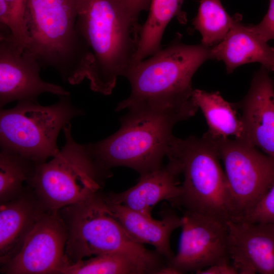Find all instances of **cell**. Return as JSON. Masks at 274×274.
I'll list each match as a JSON object with an SVG mask.
<instances>
[{
    "label": "cell",
    "mask_w": 274,
    "mask_h": 274,
    "mask_svg": "<svg viewBox=\"0 0 274 274\" xmlns=\"http://www.w3.org/2000/svg\"><path fill=\"white\" fill-rule=\"evenodd\" d=\"M213 59L211 47L188 45L181 35L148 59L133 64L126 73L131 92L116 111L145 109L173 115L181 121L198 109L192 98V78L206 61Z\"/></svg>",
    "instance_id": "cell-1"
},
{
    "label": "cell",
    "mask_w": 274,
    "mask_h": 274,
    "mask_svg": "<svg viewBox=\"0 0 274 274\" xmlns=\"http://www.w3.org/2000/svg\"><path fill=\"white\" fill-rule=\"evenodd\" d=\"M77 24L93 57L90 88L109 95L132 65L141 27L118 0H78Z\"/></svg>",
    "instance_id": "cell-2"
},
{
    "label": "cell",
    "mask_w": 274,
    "mask_h": 274,
    "mask_svg": "<svg viewBox=\"0 0 274 274\" xmlns=\"http://www.w3.org/2000/svg\"><path fill=\"white\" fill-rule=\"evenodd\" d=\"M78 0H27L25 49L42 67L55 70L71 85L87 79L93 57L77 27Z\"/></svg>",
    "instance_id": "cell-3"
},
{
    "label": "cell",
    "mask_w": 274,
    "mask_h": 274,
    "mask_svg": "<svg viewBox=\"0 0 274 274\" xmlns=\"http://www.w3.org/2000/svg\"><path fill=\"white\" fill-rule=\"evenodd\" d=\"M166 157L176 164L183 177L181 194L173 207L225 221L236 217L217 147L207 133L200 138L174 136Z\"/></svg>",
    "instance_id": "cell-4"
},
{
    "label": "cell",
    "mask_w": 274,
    "mask_h": 274,
    "mask_svg": "<svg viewBox=\"0 0 274 274\" xmlns=\"http://www.w3.org/2000/svg\"><path fill=\"white\" fill-rule=\"evenodd\" d=\"M59 212L67 228L65 255L68 263L86 257L120 253L144 263L154 273L167 265L164 257L146 248L126 231L111 213L101 190Z\"/></svg>",
    "instance_id": "cell-5"
},
{
    "label": "cell",
    "mask_w": 274,
    "mask_h": 274,
    "mask_svg": "<svg viewBox=\"0 0 274 274\" xmlns=\"http://www.w3.org/2000/svg\"><path fill=\"white\" fill-rule=\"evenodd\" d=\"M121 118L115 133L96 143L87 144L92 154L105 169L125 166L140 175L161 167L174 136L177 117L145 109H132Z\"/></svg>",
    "instance_id": "cell-6"
},
{
    "label": "cell",
    "mask_w": 274,
    "mask_h": 274,
    "mask_svg": "<svg viewBox=\"0 0 274 274\" xmlns=\"http://www.w3.org/2000/svg\"><path fill=\"white\" fill-rule=\"evenodd\" d=\"M65 142L49 161L37 164L29 188L47 210L59 211L101 191L112 173L104 168L87 145L74 141L71 123L63 128Z\"/></svg>",
    "instance_id": "cell-7"
},
{
    "label": "cell",
    "mask_w": 274,
    "mask_h": 274,
    "mask_svg": "<svg viewBox=\"0 0 274 274\" xmlns=\"http://www.w3.org/2000/svg\"><path fill=\"white\" fill-rule=\"evenodd\" d=\"M83 113L73 104L70 95L60 96L52 105L43 106L37 100H26L18 102L13 108L1 109V149L37 164L46 162L59 151L57 139L60 131Z\"/></svg>",
    "instance_id": "cell-8"
},
{
    "label": "cell",
    "mask_w": 274,
    "mask_h": 274,
    "mask_svg": "<svg viewBox=\"0 0 274 274\" xmlns=\"http://www.w3.org/2000/svg\"><path fill=\"white\" fill-rule=\"evenodd\" d=\"M209 135L224 164L235 211L234 219L243 218L274 184V159L246 140Z\"/></svg>",
    "instance_id": "cell-9"
},
{
    "label": "cell",
    "mask_w": 274,
    "mask_h": 274,
    "mask_svg": "<svg viewBox=\"0 0 274 274\" xmlns=\"http://www.w3.org/2000/svg\"><path fill=\"white\" fill-rule=\"evenodd\" d=\"M178 252L167 263L178 273L195 272L230 261L227 221L202 214L183 212Z\"/></svg>",
    "instance_id": "cell-10"
},
{
    "label": "cell",
    "mask_w": 274,
    "mask_h": 274,
    "mask_svg": "<svg viewBox=\"0 0 274 274\" xmlns=\"http://www.w3.org/2000/svg\"><path fill=\"white\" fill-rule=\"evenodd\" d=\"M67 228L59 211L46 210L18 254L1 272L6 274H59L67 264Z\"/></svg>",
    "instance_id": "cell-11"
},
{
    "label": "cell",
    "mask_w": 274,
    "mask_h": 274,
    "mask_svg": "<svg viewBox=\"0 0 274 274\" xmlns=\"http://www.w3.org/2000/svg\"><path fill=\"white\" fill-rule=\"evenodd\" d=\"M41 67L32 54L17 47L10 30L1 26V108L14 101L37 100L44 93L70 95L62 86L43 80L40 74Z\"/></svg>",
    "instance_id": "cell-12"
},
{
    "label": "cell",
    "mask_w": 274,
    "mask_h": 274,
    "mask_svg": "<svg viewBox=\"0 0 274 274\" xmlns=\"http://www.w3.org/2000/svg\"><path fill=\"white\" fill-rule=\"evenodd\" d=\"M231 262L239 274H274V222L227 221Z\"/></svg>",
    "instance_id": "cell-13"
},
{
    "label": "cell",
    "mask_w": 274,
    "mask_h": 274,
    "mask_svg": "<svg viewBox=\"0 0 274 274\" xmlns=\"http://www.w3.org/2000/svg\"><path fill=\"white\" fill-rule=\"evenodd\" d=\"M268 72L261 66L236 105L242 111L246 141L274 159V86Z\"/></svg>",
    "instance_id": "cell-14"
},
{
    "label": "cell",
    "mask_w": 274,
    "mask_h": 274,
    "mask_svg": "<svg viewBox=\"0 0 274 274\" xmlns=\"http://www.w3.org/2000/svg\"><path fill=\"white\" fill-rule=\"evenodd\" d=\"M180 174L176 164L168 160L165 165L140 175L138 183L120 193H105L109 201L122 204L152 217L154 207L162 200L172 206L181 192Z\"/></svg>",
    "instance_id": "cell-15"
},
{
    "label": "cell",
    "mask_w": 274,
    "mask_h": 274,
    "mask_svg": "<svg viewBox=\"0 0 274 274\" xmlns=\"http://www.w3.org/2000/svg\"><path fill=\"white\" fill-rule=\"evenodd\" d=\"M226 36L211 47L214 59L221 60L229 74L243 64L258 62L268 71H274V48L242 22V16L235 14Z\"/></svg>",
    "instance_id": "cell-16"
},
{
    "label": "cell",
    "mask_w": 274,
    "mask_h": 274,
    "mask_svg": "<svg viewBox=\"0 0 274 274\" xmlns=\"http://www.w3.org/2000/svg\"><path fill=\"white\" fill-rule=\"evenodd\" d=\"M47 210L28 189L0 206V262L2 266L20 251L37 221Z\"/></svg>",
    "instance_id": "cell-17"
},
{
    "label": "cell",
    "mask_w": 274,
    "mask_h": 274,
    "mask_svg": "<svg viewBox=\"0 0 274 274\" xmlns=\"http://www.w3.org/2000/svg\"><path fill=\"white\" fill-rule=\"evenodd\" d=\"M105 199L109 209L126 231L136 241L153 246L155 251L168 263L174 257L170 246L172 232L181 227L182 216L170 209L161 212V219L156 220L122 204L113 203Z\"/></svg>",
    "instance_id": "cell-18"
},
{
    "label": "cell",
    "mask_w": 274,
    "mask_h": 274,
    "mask_svg": "<svg viewBox=\"0 0 274 274\" xmlns=\"http://www.w3.org/2000/svg\"><path fill=\"white\" fill-rule=\"evenodd\" d=\"M184 0H152L147 20L141 26L133 64L153 55L161 49L165 29L174 17L186 24V14L182 10Z\"/></svg>",
    "instance_id": "cell-19"
},
{
    "label": "cell",
    "mask_w": 274,
    "mask_h": 274,
    "mask_svg": "<svg viewBox=\"0 0 274 274\" xmlns=\"http://www.w3.org/2000/svg\"><path fill=\"white\" fill-rule=\"evenodd\" d=\"M192 98L204 116L209 135L214 138L245 140L243 123L236 115L234 106L225 100L219 92L193 89Z\"/></svg>",
    "instance_id": "cell-20"
},
{
    "label": "cell",
    "mask_w": 274,
    "mask_h": 274,
    "mask_svg": "<svg viewBox=\"0 0 274 274\" xmlns=\"http://www.w3.org/2000/svg\"><path fill=\"white\" fill-rule=\"evenodd\" d=\"M153 273L144 263L127 254L109 253L66 264L59 274Z\"/></svg>",
    "instance_id": "cell-21"
},
{
    "label": "cell",
    "mask_w": 274,
    "mask_h": 274,
    "mask_svg": "<svg viewBox=\"0 0 274 274\" xmlns=\"http://www.w3.org/2000/svg\"><path fill=\"white\" fill-rule=\"evenodd\" d=\"M37 163L14 152L0 153V203L16 198L29 189Z\"/></svg>",
    "instance_id": "cell-22"
},
{
    "label": "cell",
    "mask_w": 274,
    "mask_h": 274,
    "mask_svg": "<svg viewBox=\"0 0 274 274\" xmlns=\"http://www.w3.org/2000/svg\"><path fill=\"white\" fill-rule=\"evenodd\" d=\"M221 0H201L193 25L201 36V44L212 47L226 36L233 23Z\"/></svg>",
    "instance_id": "cell-23"
},
{
    "label": "cell",
    "mask_w": 274,
    "mask_h": 274,
    "mask_svg": "<svg viewBox=\"0 0 274 274\" xmlns=\"http://www.w3.org/2000/svg\"><path fill=\"white\" fill-rule=\"evenodd\" d=\"M13 16L14 28L11 32L13 41L21 51L27 47L29 40L25 21L27 0H5Z\"/></svg>",
    "instance_id": "cell-24"
},
{
    "label": "cell",
    "mask_w": 274,
    "mask_h": 274,
    "mask_svg": "<svg viewBox=\"0 0 274 274\" xmlns=\"http://www.w3.org/2000/svg\"><path fill=\"white\" fill-rule=\"evenodd\" d=\"M239 219L254 222H274V184L252 211Z\"/></svg>",
    "instance_id": "cell-25"
},
{
    "label": "cell",
    "mask_w": 274,
    "mask_h": 274,
    "mask_svg": "<svg viewBox=\"0 0 274 274\" xmlns=\"http://www.w3.org/2000/svg\"><path fill=\"white\" fill-rule=\"evenodd\" d=\"M268 11L258 24L251 25L253 30L264 41L274 40V0H269Z\"/></svg>",
    "instance_id": "cell-26"
},
{
    "label": "cell",
    "mask_w": 274,
    "mask_h": 274,
    "mask_svg": "<svg viewBox=\"0 0 274 274\" xmlns=\"http://www.w3.org/2000/svg\"><path fill=\"white\" fill-rule=\"evenodd\" d=\"M127 11L134 24L140 27L138 18L140 13L149 9L152 0H118Z\"/></svg>",
    "instance_id": "cell-27"
},
{
    "label": "cell",
    "mask_w": 274,
    "mask_h": 274,
    "mask_svg": "<svg viewBox=\"0 0 274 274\" xmlns=\"http://www.w3.org/2000/svg\"><path fill=\"white\" fill-rule=\"evenodd\" d=\"M197 274H237L238 271L230 261L212 265L196 272Z\"/></svg>",
    "instance_id": "cell-28"
},
{
    "label": "cell",
    "mask_w": 274,
    "mask_h": 274,
    "mask_svg": "<svg viewBox=\"0 0 274 274\" xmlns=\"http://www.w3.org/2000/svg\"><path fill=\"white\" fill-rule=\"evenodd\" d=\"M0 23L1 26L8 28L11 32L14 28L12 14L5 0H0Z\"/></svg>",
    "instance_id": "cell-29"
}]
</instances>
